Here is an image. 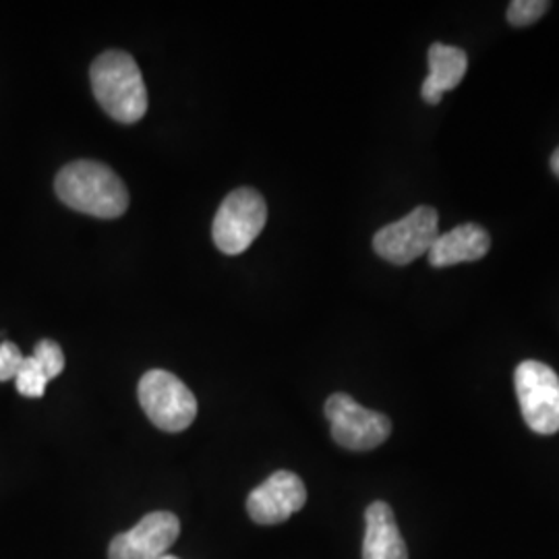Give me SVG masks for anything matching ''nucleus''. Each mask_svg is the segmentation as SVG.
<instances>
[{
	"label": "nucleus",
	"mask_w": 559,
	"mask_h": 559,
	"mask_svg": "<svg viewBox=\"0 0 559 559\" xmlns=\"http://www.w3.org/2000/svg\"><path fill=\"white\" fill-rule=\"evenodd\" d=\"M59 200L81 214L115 221L129 207V193L119 175L106 164L78 160L67 164L55 180Z\"/></svg>",
	"instance_id": "nucleus-1"
},
{
	"label": "nucleus",
	"mask_w": 559,
	"mask_h": 559,
	"mask_svg": "<svg viewBox=\"0 0 559 559\" xmlns=\"http://www.w3.org/2000/svg\"><path fill=\"white\" fill-rule=\"evenodd\" d=\"M94 96L102 110L122 124H133L147 112V90L135 59L120 50L102 52L90 69Z\"/></svg>",
	"instance_id": "nucleus-2"
},
{
	"label": "nucleus",
	"mask_w": 559,
	"mask_h": 559,
	"mask_svg": "<svg viewBox=\"0 0 559 559\" xmlns=\"http://www.w3.org/2000/svg\"><path fill=\"white\" fill-rule=\"evenodd\" d=\"M138 396L147 419L162 431L179 433L198 417V399L193 392L164 369H152L141 378Z\"/></svg>",
	"instance_id": "nucleus-3"
},
{
	"label": "nucleus",
	"mask_w": 559,
	"mask_h": 559,
	"mask_svg": "<svg viewBox=\"0 0 559 559\" xmlns=\"http://www.w3.org/2000/svg\"><path fill=\"white\" fill-rule=\"evenodd\" d=\"M267 222V205L255 189L240 187L222 201L212 226L216 247L226 255L245 253Z\"/></svg>",
	"instance_id": "nucleus-4"
},
{
	"label": "nucleus",
	"mask_w": 559,
	"mask_h": 559,
	"mask_svg": "<svg viewBox=\"0 0 559 559\" xmlns=\"http://www.w3.org/2000/svg\"><path fill=\"white\" fill-rule=\"evenodd\" d=\"M514 385L526 425L540 436L558 433V373L540 360H524L514 373Z\"/></svg>",
	"instance_id": "nucleus-5"
},
{
	"label": "nucleus",
	"mask_w": 559,
	"mask_h": 559,
	"mask_svg": "<svg viewBox=\"0 0 559 559\" xmlns=\"http://www.w3.org/2000/svg\"><path fill=\"white\" fill-rule=\"evenodd\" d=\"M438 237V212L429 205H419L408 216L383 226L373 237V249L383 260L396 265H406L427 255Z\"/></svg>",
	"instance_id": "nucleus-6"
},
{
	"label": "nucleus",
	"mask_w": 559,
	"mask_h": 559,
	"mask_svg": "<svg viewBox=\"0 0 559 559\" xmlns=\"http://www.w3.org/2000/svg\"><path fill=\"white\" fill-rule=\"evenodd\" d=\"M325 417L334 441L353 452H367L381 445L392 433V420L360 406L348 394H332L325 402Z\"/></svg>",
	"instance_id": "nucleus-7"
},
{
	"label": "nucleus",
	"mask_w": 559,
	"mask_h": 559,
	"mask_svg": "<svg viewBox=\"0 0 559 559\" xmlns=\"http://www.w3.org/2000/svg\"><path fill=\"white\" fill-rule=\"evenodd\" d=\"M180 522L173 512H152L108 547V559H160L179 539Z\"/></svg>",
	"instance_id": "nucleus-8"
},
{
	"label": "nucleus",
	"mask_w": 559,
	"mask_h": 559,
	"mask_svg": "<svg viewBox=\"0 0 559 559\" xmlns=\"http://www.w3.org/2000/svg\"><path fill=\"white\" fill-rule=\"evenodd\" d=\"M307 501V487L299 475L290 471H278L247 498V512L258 524H282L297 514Z\"/></svg>",
	"instance_id": "nucleus-9"
},
{
	"label": "nucleus",
	"mask_w": 559,
	"mask_h": 559,
	"mask_svg": "<svg viewBox=\"0 0 559 559\" xmlns=\"http://www.w3.org/2000/svg\"><path fill=\"white\" fill-rule=\"evenodd\" d=\"M491 237L479 224H460L443 233L427 253L433 267H450L466 261H479L489 253Z\"/></svg>",
	"instance_id": "nucleus-10"
},
{
	"label": "nucleus",
	"mask_w": 559,
	"mask_h": 559,
	"mask_svg": "<svg viewBox=\"0 0 559 559\" xmlns=\"http://www.w3.org/2000/svg\"><path fill=\"white\" fill-rule=\"evenodd\" d=\"M365 524L362 559H408L394 512L385 501H373L367 508Z\"/></svg>",
	"instance_id": "nucleus-11"
},
{
	"label": "nucleus",
	"mask_w": 559,
	"mask_h": 559,
	"mask_svg": "<svg viewBox=\"0 0 559 559\" xmlns=\"http://www.w3.org/2000/svg\"><path fill=\"white\" fill-rule=\"evenodd\" d=\"M468 69V57L462 48L436 41L429 48V75L423 81L420 96L427 104H440L445 92L459 87Z\"/></svg>",
	"instance_id": "nucleus-12"
},
{
	"label": "nucleus",
	"mask_w": 559,
	"mask_h": 559,
	"mask_svg": "<svg viewBox=\"0 0 559 559\" xmlns=\"http://www.w3.org/2000/svg\"><path fill=\"white\" fill-rule=\"evenodd\" d=\"M64 369V353L55 340H40L32 357L21 362L15 378L17 392L25 399H41L46 394L48 381L59 378Z\"/></svg>",
	"instance_id": "nucleus-13"
},
{
	"label": "nucleus",
	"mask_w": 559,
	"mask_h": 559,
	"mask_svg": "<svg viewBox=\"0 0 559 559\" xmlns=\"http://www.w3.org/2000/svg\"><path fill=\"white\" fill-rule=\"evenodd\" d=\"M551 2L547 0H514L508 7V21L514 27H528L535 21H539L547 11Z\"/></svg>",
	"instance_id": "nucleus-14"
},
{
	"label": "nucleus",
	"mask_w": 559,
	"mask_h": 559,
	"mask_svg": "<svg viewBox=\"0 0 559 559\" xmlns=\"http://www.w3.org/2000/svg\"><path fill=\"white\" fill-rule=\"evenodd\" d=\"M23 359L17 344L0 342V381L15 380Z\"/></svg>",
	"instance_id": "nucleus-15"
},
{
	"label": "nucleus",
	"mask_w": 559,
	"mask_h": 559,
	"mask_svg": "<svg viewBox=\"0 0 559 559\" xmlns=\"http://www.w3.org/2000/svg\"><path fill=\"white\" fill-rule=\"evenodd\" d=\"M551 170H554V175L559 179V147L554 152V156H551Z\"/></svg>",
	"instance_id": "nucleus-16"
},
{
	"label": "nucleus",
	"mask_w": 559,
	"mask_h": 559,
	"mask_svg": "<svg viewBox=\"0 0 559 559\" xmlns=\"http://www.w3.org/2000/svg\"><path fill=\"white\" fill-rule=\"evenodd\" d=\"M160 559H180V558H177V556H170V554H168V556H164V558H160Z\"/></svg>",
	"instance_id": "nucleus-17"
}]
</instances>
